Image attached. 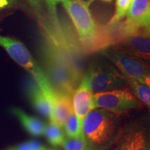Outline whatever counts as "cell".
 <instances>
[{
    "mask_svg": "<svg viewBox=\"0 0 150 150\" xmlns=\"http://www.w3.org/2000/svg\"><path fill=\"white\" fill-rule=\"evenodd\" d=\"M91 69L90 67L82 76L72 97L73 110L81 126L86 115L93 110L92 103L93 93L91 86Z\"/></svg>",
    "mask_w": 150,
    "mask_h": 150,
    "instance_id": "obj_9",
    "label": "cell"
},
{
    "mask_svg": "<svg viewBox=\"0 0 150 150\" xmlns=\"http://www.w3.org/2000/svg\"><path fill=\"white\" fill-rule=\"evenodd\" d=\"M61 2L74 24L82 52L93 54L114 45L118 27L97 23L85 0H61Z\"/></svg>",
    "mask_w": 150,
    "mask_h": 150,
    "instance_id": "obj_1",
    "label": "cell"
},
{
    "mask_svg": "<svg viewBox=\"0 0 150 150\" xmlns=\"http://www.w3.org/2000/svg\"><path fill=\"white\" fill-rule=\"evenodd\" d=\"M31 6L37 17L41 29H42L44 35L50 34L53 31L43 0H25Z\"/></svg>",
    "mask_w": 150,
    "mask_h": 150,
    "instance_id": "obj_14",
    "label": "cell"
},
{
    "mask_svg": "<svg viewBox=\"0 0 150 150\" xmlns=\"http://www.w3.org/2000/svg\"><path fill=\"white\" fill-rule=\"evenodd\" d=\"M54 150H57V149H54Z\"/></svg>",
    "mask_w": 150,
    "mask_h": 150,
    "instance_id": "obj_26",
    "label": "cell"
},
{
    "mask_svg": "<svg viewBox=\"0 0 150 150\" xmlns=\"http://www.w3.org/2000/svg\"><path fill=\"white\" fill-rule=\"evenodd\" d=\"M43 150H46V148H45V149H43Z\"/></svg>",
    "mask_w": 150,
    "mask_h": 150,
    "instance_id": "obj_25",
    "label": "cell"
},
{
    "mask_svg": "<svg viewBox=\"0 0 150 150\" xmlns=\"http://www.w3.org/2000/svg\"><path fill=\"white\" fill-rule=\"evenodd\" d=\"M62 129L63 128L52 122L46 125L44 136L52 145L58 147L62 146L63 144L66 136Z\"/></svg>",
    "mask_w": 150,
    "mask_h": 150,
    "instance_id": "obj_16",
    "label": "cell"
},
{
    "mask_svg": "<svg viewBox=\"0 0 150 150\" xmlns=\"http://www.w3.org/2000/svg\"><path fill=\"white\" fill-rule=\"evenodd\" d=\"M46 150H54V149H46Z\"/></svg>",
    "mask_w": 150,
    "mask_h": 150,
    "instance_id": "obj_24",
    "label": "cell"
},
{
    "mask_svg": "<svg viewBox=\"0 0 150 150\" xmlns=\"http://www.w3.org/2000/svg\"><path fill=\"white\" fill-rule=\"evenodd\" d=\"M15 0H0V10L13 6Z\"/></svg>",
    "mask_w": 150,
    "mask_h": 150,
    "instance_id": "obj_22",
    "label": "cell"
},
{
    "mask_svg": "<svg viewBox=\"0 0 150 150\" xmlns=\"http://www.w3.org/2000/svg\"><path fill=\"white\" fill-rule=\"evenodd\" d=\"M102 1H111L112 0H102Z\"/></svg>",
    "mask_w": 150,
    "mask_h": 150,
    "instance_id": "obj_23",
    "label": "cell"
},
{
    "mask_svg": "<svg viewBox=\"0 0 150 150\" xmlns=\"http://www.w3.org/2000/svg\"><path fill=\"white\" fill-rule=\"evenodd\" d=\"M139 100L128 88L110 90L95 93L92 108H102L115 115H120L139 106Z\"/></svg>",
    "mask_w": 150,
    "mask_h": 150,
    "instance_id": "obj_4",
    "label": "cell"
},
{
    "mask_svg": "<svg viewBox=\"0 0 150 150\" xmlns=\"http://www.w3.org/2000/svg\"><path fill=\"white\" fill-rule=\"evenodd\" d=\"M127 84L129 86L131 92L135 95L140 102L143 103L146 106H150V89L149 86L140 83L134 79L125 76Z\"/></svg>",
    "mask_w": 150,
    "mask_h": 150,
    "instance_id": "obj_15",
    "label": "cell"
},
{
    "mask_svg": "<svg viewBox=\"0 0 150 150\" xmlns=\"http://www.w3.org/2000/svg\"><path fill=\"white\" fill-rule=\"evenodd\" d=\"M116 150H149L147 136L142 129H129L117 138Z\"/></svg>",
    "mask_w": 150,
    "mask_h": 150,
    "instance_id": "obj_11",
    "label": "cell"
},
{
    "mask_svg": "<svg viewBox=\"0 0 150 150\" xmlns=\"http://www.w3.org/2000/svg\"><path fill=\"white\" fill-rule=\"evenodd\" d=\"M51 105L50 122L63 128L66 119L72 108V97L67 94L55 91L50 100Z\"/></svg>",
    "mask_w": 150,
    "mask_h": 150,
    "instance_id": "obj_10",
    "label": "cell"
},
{
    "mask_svg": "<svg viewBox=\"0 0 150 150\" xmlns=\"http://www.w3.org/2000/svg\"><path fill=\"white\" fill-rule=\"evenodd\" d=\"M91 86L93 93L123 88L127 84L125 76L109 65L91 67Z\"/></svg>",
    "mask_w": 150,
    "mask_h": 150,
    "instance_id": "obj_8",
    "label": "cell"
},
{
    "mask_svg": "<svg viewBox=\"0 0 150 150\" xmlns=\"http://www.w3.org/2000/svg\"><path fill=\"white\" fill-rule=\"evenodd\" d=\"M43 1L45 5L47 13L52 27L55 29H61L62 26L57 13L56 4L53 2L52 0H43Z\"/></svg>",
    "mask_w": 150,
    "mask_h": 150,
    "instance_id": "obj_20",
    "label": "cell"
},
{
    "mask_svg": "<svg viewBox=\"0 0 150 150\" xmlns=\"http://www.w3.org/2000/svg\"><path fill=\"white\" fill-rule=\"evenodd\" d=\"M45 149L42 145L39 142L35 140L22 142L21 144L15 146L8 149V150H43Z\"/></svg>",
    "mask_w": 150,
    "mask_h": 150,
    "instance_id": "obj_21",
    "label": "cell"
},
{
    "mask_svg": "<svg viewBox=\"0 0 150 150\" xmlns=\"http://www.w3.org/2000/svg\"><path fill=\"white\" fill-rule=\"evenodd\" d=\"M126 16L118 26L116 40L140 29H149L150 0H132Z\"/></svg>",
    "mask_w": 150,
    "mask_h": 150,
    "instance_id": "obj_6",
    "label": "cell"
},
{
    "mask_svg": "<svg viewBox=\"0 0 150 150\" xmlns=\"http://www.w3.org/2000/svg\"><path fill=\"white\" fill-rule=\"evenodd\" d=\"M63 128L65 129V134L67 138H79L84 136L82 126L79 122L73 108L67 116Z\"/></svg>",
    "mask_w": 150,
    "mask_h": 150,
    "instance_id": "obj_17",
    "label": "cell"
},
{
    "mask_svg": "<svg viewBox=\"0 0 150 150\" xmlns=\"http://www.w3.org/2000/svg\"><path fill=\"white\" fill-rule=\"evenodd\" d=\"M0 46L4 49L11 59L31 74V77L50 101L56 91L45 73L23 43L13 38L0 35Z\"/></svg>",
    "mask_w": 150,
    "mask_h": 150,
    "instance_id": "obj_2",
    "label": "cell"
},
{
    "mask_svg": "<svg viewBox=\"0 0 150 150\" xmlns=\"http://www.w3.org/2000/svg\"><path fill=\"white\" fill-rule=\"evenodd\" d=\"M11 112L29 134L34 136H44L46 125L39 118L29 115L19 108H12Z\"/></svg>",
    "mask_w": 150,
    "mask_h": 150,
    "instance_id": "obj_13",
    "label": "cell"
},
{
    "mask_svg": "<svg viewBox=\"0 0 150 150\" xmlns=\"http://www.w3.org/2000/svg\"><path fill=\"white\" fill-rule=\"evenodd\" d=\"M27 93L35 109L44 117H50L51 112L50 101L33 79L28 83Z\"/></svg>",
    "mask_w": 150,
    "mask_h": 150,
    "instance_id": "obj_12",
    "label": "cell"
},
{
    "mask_svg": "<svg viewBox=\"0 0 150 150\" xmlns=\"http://www.w3.org/2000/svg\"><path fill=\"white\" fill-rule=\"evenodd\" d=\"M113 48L136 59L146 61L150 59L149 29H140L119 38Z\"/></svg>",
    "mask_w": 150,
    "mask_h": 150,
    "instance_id": "obj_7",
    "label": "cell"
},
{
    "mask_svg": "<svg viewBox=\"0 0 150 150\" xmlns=\"http://www.w3.org/2000/svg\"><path fill=\"white\" fill-rule=\"evenodd\" d=\"M103 53L124 76L150 86V69L147 62L136 59L115 48H106Z\"/></svg>",
    "mask_w": 150,
    "mask_h": 150,
    "instance_id": "obj_5",
    "label": "cell"
},
{
    "mask_svg": "<svg viewBox=\"0 0 150 150\" xmlns=\"http://www.w3.org/2000/svg\"><path fill=\"white\" fill-rule=\"evenodd\" d=\"M132 0H116L115 13L106 25L118 27L128 12Z\"/></svg>",
    "mask_w": 150,
    "mask_h": 150,
    "instance_id": "obj_18",
    "label": "cell"
},
{
    "mask_svg": "<svg viewBox=\"0 0 150 150\" xmlns=\"http://www.w3.org/2000/svg\"><path fill=\"white\" fill-rule=\"evenodd\" d=\"M115 115L102 108H94L86 115L82 129L86 141L102 145L111 139L116 129Z\"/></svg>",
    "mask_w": 150,
    "mask_h": 150,
    "instance_id": "obj_3",
    "label": "cell"
},
{
    "mask_svg": "<svg viewBox=\"0 0 150 150\" xmlns=\"http://www.w3.org/2000/svg\"><path fill=\"white\" fill-rule=\"evenodd\" d=\"M62 147L65 150H90L85 137L65 138Z\"/></svg>",
    "mask_w": 150,
    "mask_h": 150,
    "instance_id": "obj_19",
    "label": "cell"
}]
</instances>
